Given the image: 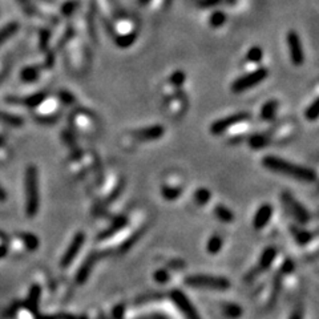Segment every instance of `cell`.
Listing matches in <instances>:
<instances>
[{
    "mask_svg": "<svg viewBox=\"0 0 319 319\" xmlns=\"http://www.w3.org/2000/svg\"><path fill=\"white\" fill-rule=\"evenodd\" d=\"M187 101L181 95H177L174 97L168 99V107L172 115L174 116H182L183 112L187 111Z\"/></svg>",
    "mask_w": 319,
    "mask_h": 319,
    "instance_id": "obj_16",
    "label": "cell"
},
{
    "mask_svg": "<svg viewBox=\"0 0 319 319\" xmlns=\"http://www.w3.org/2000/svg\"><path fill=\"white\" fill-rule=\"evenodd\" d=\"M76 10V3L75 2H68L67 4H64V7H63V14L64 15H71L72 12H75Z\"/></svg>",
    "mask_w": 319,
    "mask_h": 319,
    "instance_id": "obj_34",
    "label": "cell"
},
{
    "mask_svg": "<svg viewBox=\"0 0 319 319\" xmlns=\"http://www.w3.org/2000/svg\"><path fill=\"white\" fill-rule=\"evenodd\" d=\"M293 270H294V263H293L290 259H286V261L283 262V265L281 266V272L287 274V273H291Z\"/></svg>",
    "mask_w": 319,
    "mask_h": 319,
    "instance_id": "obj_35",
    "label": "cell"
},
{
    "mask_svg": "<svg viewBox=\"0 0 319 319\" xmlns=\"http://www.w3.org/2000/svg\"><path fill=\"white\" fill-rule=\"evenodd\" d=\"M99 253H93V254H89L88 258L85 259V262L83 263V266L78 269L77 275H76V282H77L78 285H83L89 277V273H91L92 268L95 265V262L99 259Z\"/></svg>",
    "mask_w": 319,
    "mask_h": 319,
    "instance_id": "obj_13",
    "label": "cell"
},
{
    "mask_svg": "<svg viewBox=\"0 0 319 319\" xmlns=\"http://www.w3.org/2000/svg\"><path fill=\"white\" fill-rule=\"evenodd\" d=\"M126 224V220L124 217H117L115 221H113L112 224H111V226H109L108 229H105V230L102 231L101 235H100V240H105V238H109V237H112V235L117 234L120 230H122L124 229V226H125Z\"/></svg>",
    "mask_w": 319,
    "mask_h": 319,
    "instance_id": "obj_18",
    "label": "cell"
},
{
    "mask_svg": "<svg viewBox=\"0 0 319 319\" xmlns=\"http://www.w3.org/2000/svg\"><path fill=\"white\" fill-rule=\"evenodd\" d=\"M221 248H222V238L218 234L211 235L206 245L207 253H210V254H217L218 251L221 250Z\"/></svg>",
    "mask_w": 319,
    "mask_h": 319,
    "instance_id": "obj_25",
    "label": "cell"
},
{
    "mask_svg": "<svg viewBox=\"0 0 319 319\" xmlns=\"http://www.w3.org/2000/svg\"><path fill=\"white\" fill-rule=\"evenodd\" d=\"M188 286L194 289H209L224 291L230 287V282L224 277H211V275H192L185 279Z\"/></svg>",
    "mask_w": 319,
    "mask_h": 319,
    "instance_id": "obj_2",
    "label": "cell"
},
{
    "mask_svg": "<svg viewBox=\"0 0 319 319\" xmlns=\"http://www.w3.org/2000/svg\"><path fill=\"white\" fill-rule=\"evenodd\" d=\"M16 31H17L16 23H11V24H8L7 27H4L3 30L0 31V44H2L4 40H7L10 36H12Z\"/></svg>",
    "mask_w": 319,
    "mask_h": 319,
    "instance_id": "obj_30",
    "label": "cell"
},
{
    "mask_svg": "<svg viewBox=\"0 0 319 319\" xmlns=\"http://www.w3.org/2000/svg\"><path fill=\"white\" fill-rule=\"evenodd\" d=\"M305 117L310 121H315L318 119V100L315 99L310 104V107H307L305 111Z\"/></svg>",
    "mask_w": 319,
    "mask_h": 319,
    "instance_id": "obj_29",
    "label": "cell"
},
{
    "mask_svg": "<svg viewBox=\"0 0 319 319\" xmlns=\"http://www.w3.org/2000/svg\"><path fill=\"white\" fill-rule=\"evenodd\" d=\"M185 73H183L182 71H177L174 72V73H172L169 77V80H168V84H170L172 87H174V88L177 89V91H180L181 88H182V85L183 83H185Z\"/></svg>",
    "mask_w": 319,
    "mask_h": 319,
    "instance_id": "obj_27",
    "label": "cell"
},
{
    "mask_svg": "<svg viewBox=\"0 0 319 319\" xmlns=\"http://www.w3.org/2000/svg\"><path fill=\"white\" fill-rule=\"evenodd\" d=\"M269 141H270V137L266 136V135H254L249 139V145L253 149H262L268 145Z\"/></svg>",
    "mask_w": 319,
    "mask_h": 319,
    "instance_id": "obj_24",
    "label": "cell"
},
{
    "mask_svg": "<svg viewBox=\"0 0 319 319\" xmlns=\"http://www.w3.org/2000/svg\"><path fill=\"white\" fill-rule=\"evenodd\" d=\"M290 319H303V311L301 307H297L294 311H293V314L290 315Z\"/></svg>",
    "mask_w": 319,
    "mask_h": 319,
    "instance_id": "obj_39",
    "label": "cell"
},
{
    "mask_svg": "<svg viewBox=\"0 0 319 319\" xmlns=\"http://www.w3.org/2000/svg\"><path fill=\"white\" fill-rule=\"evenodd\" d=\"M210 198H211L210 192L207 189H205V188L197 189V192L194 194V200H196V202H197L198 205H206Z\"/></svg>",
    "mask_w": 319,
    "mask_h": 319,
    "instance_id": "obj_28",
    "label": "cell"
},
{
    "mask_svg": "<svg viewBox=\"0 0 319 319\" xmlns=\"http://www.w3.org/2000/svg\"><path fill=\"white\" fill-rule=\"evenodd\" d=\"M282 201H283L286 209L290 211V214H291L293 217L296 218L298 222H301V224H306V222H309L310 221L309 211L306 210L305 206H303L302 204H299L298 201L293 197L291 194L290 193L282 194Z\"/></svg>",
    "mask_w": 319,
    "mask_h": 319,
    "instance_id": "obj_6",
    "label": "cell"
},
{
    "mask_svg": "<svg viewBox=\"0 0 319 319\" xmlns=\"http://www.w3.org/2000/svg\"><path fill=\"white\" fill-rule=\"evenodd\" d=\"M290 231H291L294 240H296L299 245H306L311 241L312 235L310 231L302 230V229H299L298 226H291V228H290Z\"/></svg>",
    "mask_w": 319,
    "mask_h": 319,
    "instance_id": "obj_20",
    "label": "cell"
},
{
    "mask_svg": "<svg viewBox=\"0 0 319 319\" xmlns=\"http://www.w3.org/2000/svg\"><path fill=\"white\" fill-rule=\"evenodd\" d=\"M182 193V189L180 187V180H173V177H170V181L164 183L163 187V196L165 200L174 201L180 197Z\"/></svg>",
    "mask_w": 319,
    "mask_h": 319,
    "instance_id": "obj_14",
    "label": "cell"
},
{
    "mask_svg": "<svg viewBox=\"0 0 319 319\" xmlns=\"http://www.w3.org/2000/svg\"><path fill=\"white\" fill-rule=\"evenodd\" d=\"M262 58H263V52L259 47H251L246 55V61L250 65H257L261 63Z\"/></svg>",
    "mask_w": 319,
    "mask_h": 319,
    "instance_id": "obj_23",
    "label": "cell"
},
{
    "mask_svg": "<svg viewBox=\"0 0 319 319\" xmlns=\"http://www.w3.org/2000/svg\"><path fill=\"white\" fill-rule=\"evenodd\" d=\"M61 95V101H64L65 104H68V102H72L73 101V96L71 95V93H68V92H61L60 93Z\"/></svg>",
    "mask_w": 319,
    "mask_h": 319,
    "instance_id": "obj_38",
    "label": "cell"
},
{
    "mask_svg": "<svg viewBox=\"0 0 319 319\" xmlns=\"http://www.w3.org/2000/svg\"><path fill=\"white\" fill-rule=\"evenodd\" d=\"M19 3L23 6L25 12H28V14H34V7L31 6L30 0H19Z\"/></svg>",
    "mask_w": 319,
    "mask_h": 319,
    "instance_id": "obj_37",
    "label": "cell"
},
{
    "mask_svg": "<svg viewBox=\"0 0 319 319\" xmlns=\"http://www.w3.org/2000/svg\"><path fill=\"white\" fill-rule=\"evenodd\" d=\"M72 121L77 126L78 130L84 133H93L96 130V121L87 112H76L72 117Z\"/></svg>",
    "mask_w": 319,
    "mask_h": 319,
    "instance_id": "obj_11",
    "label": "cell"
},
{
    "mask_svg": "<svg viewBox=\"0 0 319 319\" xmlns=\"http://www.w3.org/2000/svg\"><path fill=\"white\" fill-rule=\"evenodd\" d=\"M25 196H27V214L34 217L39 206L38 172L35 167H28L25 172Z\"/></svg>",
    "mask_w": 319,
    "mask_h": 319,
    "instance_id": "obj_3",
    "label": "cell"
},
{
    "mask_svg": "<svg viewBox=\"0 0 319 319\" xmlns=\"http://www.w3.org/2000/svg\"><path fill=\"white\" fill-rule=\"evenodd\" d=\"M222 311H224L225 316H228L230 319H237L242 315L241 306L237 305V303H225Z\"/></svg>",
    "mask_w": 319,
    "mask_h": 319,
    "instance_id": "obj_22",
    "label": "cell"
},
{
    "mask_svg": "<svg viewBox=\"0 0 319 319\" xmlns=\"http://www.w3.org/2000/svg\"><path fill=\"white\" fill-rule=\"evenodd\" d=\"M169 273L165 272V270H157L154 273V279H156L158 283H165V282L169 281Z\"/></svg>",
    "mask_w": 319,
    "mask_h": 319,
    "instance_id": "obj_32",
    "label": "cell"
},
{
    "mask_svg": "<svg viewBox=\"0 0 319 319\" xmlns=\"http://www.w3.org/2000/svg\"><path fill=\"white\" fill-rule=\"evenodd\" d=\"M262 165L265 168H268L269 170L274 172V173L293 177V178L301 180L303 181V182H312V181H315L316 178L314 170H311L310 168L289 163V161H285L283 158L277 156L263 157V160H262Z\"/></svg>",
    "mask_w": 319,
    "mask_h": 319,
    "instance_id": "obj_1",
    "label": "cell"
},
{
    "mask_svg": "<svg viewBox=\"0 0 319 319\" xmlns=\"http://www.w3.org/2000/svg\"><path fill=\"white\" fill-rule=\"evenodd\" d=\"M278 101L275 100H270L262 107L261 109V119L265 120V121H269V120H273L278 112Z\"/></svg>",
    "mask_w": 319,
    "mask_h": 319,
    "instance_id": "obj_19",
    "label": "cell"
},
{
    "mask_svg": "<svg viewBox=\"0 0 319 319\" xmlns=\"http://www.w3.org/2000/svg\"><path fill=\"white\" fill-rule=\"evenodd\" d=\"M249 113L240 112L235 113V115H230L228 117H224V119H220L217 121H214L210 125V133L216 135V136H220L222 133L228 132L231 126L235 125L237 122L242 121V120H248Z\"/></svg>",
    "mask_w": 319,
    "mask_h": 319,
    "instance_id": "obj_7",
    "label": "cell"
},
{
    "mask_svg": "<svg viewBox=\"0 0 319 319\" xmlns=\"http://www.w3.org/2000/svg\"><path fill=\"white\" fill-rule=\"evenodd\" d=\"M124 311H125V309H124V306H116L115 310H113V318L115 319H122L124 318Z\"/></svg>",
    "mask_w": 319,
    "mask_h": 319,
    "instance_id": "obj_36",
    "label": "cell"
},
{
    "mask_svg": "<svg viewBox=\"0 0 319 319\" xmlns=\"http://www.w3.org/2000/svg\"><path fill=\"white\" fill-rule=\"evenodd\" d=\"M170 298L174 302V305L180 309V311L182 312L185 318L187 319H201V316L198 315L197 310L193 306V303L190 302L188 297L183 294L180 290H173L170 293Z\"/></svg>",
    "mask_w": 319,
    "mask_h": 319,
    "instance_id": "obj_5",
    "label": "cell"
},
{
    "mask_svg": "<svg viewBox=\"0 0 319 319\" xmlns=\"http://www.w3.org/2000/svg\"><path fill=\"white\" fill-rule=\"evenodd\" d=\"M152 0H140V3L141 4H149Z\"/></svg>",
    "mask_w": 319,
    "mask_h": 319,
    "instance_id": "obj_41",
    "label": "cell"
},
{
    "mask_svg": "<svg viewBox=\"0 0 319 319\" xmlns=\"http://www.w3.org/2000/svg\"><path fill=\"white\" fill-rule=\"evenodd\" d=\"M0 117H2L4 121L10 122V124H14V125H20V124H23V120L19 119V117H15V116H10V115H4V113H0Z\"/></svg>",
    "mask_w": 319,
    "mask_h": 319,
    "instance_id": "obj_33",
    "label": "cell"
},
{
    "mask_svg": "<svg viewBox=\"0 0 319 319\" xmlns=\"http://www.w3.org/2000/svg\"><path fill=\"white\" fill-rule=\"evenodd\" d=\"M39 76V69L36 67H28L21 72V78L24 82H34Z\"/></svg>",
    "mask_w": 319,
    "mask_h": 319,
    "instance_id": "obj_31",
    "label": "cell"
},
{
    "mask_svg": "<svg viewBox=\"0 0 319 319\" xmlns=\"http://www.w3.org/2000/svg\"><path fill=\"white\" fill-rule=\"evenodd\" d=\"M294 135H296V125L293 122H286L278 130H275V133L270 140H274L277 143H285V141L291 139Z\"/></svg>",
    "mask_w": 319,
    "mask_h": 319,
    "instance_id": "obj_15",
    "label": "cell"
},
{
    "mask_svg": "<svg viewBox=\"0 0 319 319\" xmlns=\"http://www.w3.org/2000/svg\"><path fill=\"white\" fill-rule=\"evenodd\" d=\"M273 217V206L270 204H263L259 206V209L255 213L254 218H253V226L257 230H261L269 224V221Z\"/></svg>",
    "mask_w": 319,
    "mask_h": 319,
    "instance_id": "obj_12",
    "label": "cell"
},
{
    "mask_svg": "<svg viewBox=\"0 0 319 319\" xmlns=\"http://www.w3.org/2000/svg\"><path fill=\"white\" fill-rule=\"evenodd\" d=\"M214 214H216V217H217L218 220L225 222V224H229V222H231V221L234 220V216H233L230 209H228V207L224 206V205H217L216 209H214Z\"/></svg>",
    "mask_w": 319,
    "mask_h": 319,
    "instance_id": "obj_21",
    "label": "cell"
},
{
    "mask_svg": "<svg viewBox=\"0 0 319 319\" xmlns=\"http://www.w3.org/2000/svg\"><path fill=\"white\" fill-rule=\"evenodd\" d=\"M269 75V71L266 68H255L248 73V75L241 76L240 78H237L233 85H231V91L235 92V93H241V92L248 91L251 89L253 87H255L257 84H259L261 82H263Z\"/></svg>",
    "mask_w": 319,
    "mask_h": 319,
    "instance_id": "obj_4",
    "label": "cell"
},
{
    "mask_svg": "<svg viewBox=\"0 0 319 319\" xmlns=\"http://www.w3.org/2000/svg\"><path fill=\"white\" fill-rule=\"evenodd\" d=\"M221 0H202L201 2V6H204V7H213L216 4L220 3Z\"/></svg>",
    "mask_w": 319,
    "mask_h": 319,
    "instance_id": "obj_40",
    "label": "cell"
},
{
    "mask_svg": "<svg viewBox=\"0 0 319 319\" xmlns=\"http://www.w3.org/2000/svg\"><path fill=\"white\" fill-rule=\"evenodd\" d=\"M225 21H226V15L224 12H221V11H214L209 16V25L213 28L222 27Z\"/></svg>",
    "mask_w": 319,
    "mask_h": 319,
    "instance_id": "obj_26",
    "label": "cell"
},
{
    "mask_svg": "<svg viewBox=\"0 0 319 319\" xmlns=\"http://www.w3.org/2000/svg\"><path fill=\"white\" fill-rule=\"evenodd\" d=\"M164 126L161 125H154L149 126V128H145V129L135 130V132H130V139H135L137 141H153V140H158L160 137L164 135Z\"/></svg>",
    "mask_w": 319,
    "mask_h": 319,
    "instance_id": "obj_10",
    "label": "cell"
},
{
    "mask_svg": "<svg viewBox=\"0 0 319 319\" xmlns=\"http://www.w3.org/2000/svg\"><path fill=\"white\" fill-rule=\"evenodd\" d=\"M84 242H85V234L83 233V231H80V233H77V234L73 237L71 245H69L67 251L64 253V257H63V259H61V268H68V266L71 265L72 261L77 257L78 251L82 250Z\"/></svg>",
    "mask_w": 319,
    "mask_h": 319,
    "instance_id": "obj_9",
    "label": "cell"
},
{
    "mask_svg": "<svg viewBox=\"0 0 319 319\" xmlns=\"http://www.w3.org/2000/svg\"><path fill=\"white\" fill-rule=\"evenodd\" d=\"M277 258V250L275 248H266L262 253L261 258H259V265H258V270L262 272V270H268L270 266L273 265L274 259Z\"/></svg>",
    "mask_w": 319,
    "mask_h": 319,
    "instance_id": "obj_17",
    "label": "cell"
},
{
    "mask_svg": "<svg viewBox=\"0 0 319 319\" xmlns=\"http://www.w3.org/2000/svg\"><path fill=\"white\" fill-rule=\"evenodd\" d=\"M286 40H287V45H289L290 59H291L293 64L297 65V67L302 65L303 60H305V55H303L302 43H301L299 35L297 34L296 31H290L286 36Z\"/></svg>",
    "mask_w": 319,
    "mask_h": 319,
    "instance_id": "obj_8",
    "label": "cell"
}]
</instances>
